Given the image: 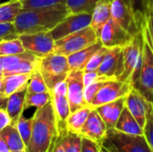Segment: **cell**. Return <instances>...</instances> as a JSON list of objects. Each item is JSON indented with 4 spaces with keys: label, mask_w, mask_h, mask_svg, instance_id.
<instances>
[{
    "label": "cell",
    "mask_w": 153,
    "mask_h": 152,
    "mask_svg": "<svg viewBox=\"0 0 153 152\" xmlns=\"http://www.w3.org/2000/svg\"><path fill=\"white\" fill-rule=\"evenodd\" d=\"M68 14L69 12L65 4L22 9L13 24L18 35L48 32Z\"/></svg>",
    "instance_id": "1"
},
{
    "label": "cell",
    "mask_w": 153,
    "mask_h": 152,
    "mask_svg": "<svg viewBox=\"0 0 153 152\" xmlns=\"http://www.w3.org/2000/svg\"><path fill=\"white\" fill-rule=\"evenodd\" d=\"M32 134L27 152H53L59 135L57 122L52 101L40 108H37L33 115Z\"/></svg>",
    "instance_id": "2"
},
{
    "label": "cell",
    "mask_w": 153,
    "mask_h": 152,
    "mask_svg": "<svg viewBox=\"0 0 153 152\" xmlns=\"http://www.w3.org/2000/svg\"><path fill=\"white\" fill-rule=\"evenodd\" d=\"M100 145L108 152H153L144 134H127L115 128L108 129Z\"/></svg>",
    "instance_id": "3"
},
{
    "label": "cell",
    "mask_w": 153,
    "mask_h": 152,
    "mask_svg": "<svg viewBox=\"0 0 153 152\" xmlns=\"http://www.w3.org/2000/svg\"><path fill=\"white\" fill-rule=\"evenodd\" d=\"M37 68L40 72L49 91L57 83L65 81L71 71L67 56L54 52L40 57Z\"/></svg>",
    "instance_id": "4"
},
{
    "label": "cell",
    "mask_w": 153,
    "mask_h": 152,
    "mask_svg": "<svg viewBox=\"0 0 153 152\" xmlns=\"http://www.w3.org/2000/svg\"><path fill=\"white\" fill-rule=\"evenodd\" d=\"M143 49V33L139 32L134 36L131 42L123 47L124 73L119 80L130 82L134 85L139 79Z\"/></svg>",
    "instance_id": "5"
},
{
    "label": "cell",
    "mask_w": 153,
    "mask_h": 152,
    "mask_svg": "<svg viewBox=\"0 0 153 152\" xmlns=\"http://www.w3.org/2000/svg\"><path fill=\"white\" fill-rule=\"evenodd\" d=\"M143 49L141 72L138 81L133 85L146 99L153 103V49L147 27L143 30Z\"/></svg>",
    "instance_id": "6"
},
{
    "label": "cell",
    "mask_w": 153,
    "mask_h": 152,
    "mask_svg": "<svg viewBox=\"0 0 153 152\" xmlns=\"http://www.w3.org/2000/svg\"><path fill=\"white\" fill-rule=\"evenodd\" d=\"M100 40L91 26L65 36L55 42L54 53L68 56L69 55L86 48Z\"/></svg>",
    "instance_id": "7"
},
{
    "label": "cell",
    "mask_w": 153,
    "mask_h": 152,
    "mask_svg": "<svg viewBox=\"0 0 153 152\" xmlns=\"http://www.w3.org/2000/svg\"><path fill=\"white\" fill-rule=\"evenodd\" d=\"M134 89L130 82L122 80H109L104 82L92 103L91 104V108H96L101 105L116 101L121 98H126Z\"/></svg>",
    "instance_id": "8"
},
{
    "label": "cell",
    "mask_w": 153,
    "mask_h": 152,
    "mask_svg": "<svg viewBox=\"0 0 153 152\" xmlns=\"http://www.w3.org/2000/svg\"><path fill=\"white\" fill-rule=\"evenodd\" d=\"M52 96V105L55 111L59 135L63 136L68 132L66 131V120L71 114L70 106L67 99V84L65 81L57 83L50 91Z\"/></svg>",
    "instance_id": "9"
},
{
    "label": "cell",
    "mask_w": 153,
    "mask_h": 152,
    "mask_svg": "<svg viewBox=\"0 0 153 152\" xmlns=\"http://www.w3.org/2000/svg\"><path fill=\"white\" fill-rule=\"evenodd\" d=\"M18 38L21 39L26 51L36 55L39 57L45 56L54 51L56 40L50 31L34 34H22Z\"/></svg>",
    "instance_id": "10"
},
{
    "label": "cell",
    "mask_w": 153,
    "mask_h": 152,
    "mask_svg": "<svg viewBox=\"0 0 153 152\" xmlns=\"http://www.w3.org/2000/svg\"><path fill=\"white\" fill-rule=\"evenodd\" d=\"M91 13H69L50 30V33L55 40H58L74 32L89 27L91 25Z\"/></svg>",
    "instance_id": "11"
},
{
    "label": "cell",
    "mask_w": 153,
    "mask_h": 152,
    "mask_svg": "<svg viewBox=\"0 0 153 152\" xmlns=\"http://www.w3.org/2000/svg\"><path fill=\"white\" fill-rule=\"evenodd\" d=\"M84 71H70L65 82L67 84V99L71 113L84 107H88L84 99Z\"/></svg>",
    "instance_id": "12"
},
{
    "label": "cell",
    "mask_w": 153,
    "mask_h": 152,
    "mask_svg": "<svg viewBox=\"0 0 153 152\" xmlns=\"http://www.w3.org/2000/svg\"><path fill=\"white\" fill-rule=\"evenodd\" d=\"M124 53L119 47L108 48L97 73L109 80L120 79L124 73Z\"/></svg>",
    "instance_id": "13"
},
{
    "label": "cell",
    "mask_w": 153,
    "mask_h": 152,
    "mask_svg": "<svg viewBox=\"0 0 153 152\" xmlns=\"http://www.w3.org/2000/svg\"><path fill=\"white\" fill-rule=\"evenodd\" d=\"M111 19L132 36H135L140 30L134 14L124 0H111Z\"/></svg>",
    "instance_id": "14"
},
{
    "label": "cell",
    "mask_w": 153,
    "mask_h": 152,
    "mask_svg": "<svg viewBox=\"0 0 153 152\" xmlns=\"http://www.w3.org/2000/svg\"><path fill=\"white\" fill-rule=\"evenodd\" d=\"M134 36L122 29L111 18L103 26L100 34V42L108 48L116 47L123 48L131 42Z\"/></svg>",
    "instance_id": "15"
},
{
    "label": "cell",
    "mask_w": 153,
    "mask_h": 152,
    "mask_svg": "<svg viewBox=\"0 0 153 152\" xmlns=\"http://www.w3.org/2000/svg\"><path fill=\"white\" fill-rule=\"evenodd\" d=\"M126 107L139 125L143 128L148 115L153 108V103L146 99L137 90L133 89L126 99Z\"/></svg>",
    "instance_id": "16"
},
{
    "label": "cell",
    "mask_w": 153,
    "mask_h": 152,
    "mask_svg": "<svg viewBox=\"0 0 153 152\" xmlns=\"http://www.w3.org/2000/svg\"><path fill=\"white\" fill-rule=\"evenodd\" d=\"M108 127L96 109H92L80 132V135L88 138L98 143H101L104 139Z\"/></svg>",
    "instance_id": "17"
},
{
    "label": "cell",
    "mask_w": 153,
    "mask_h": 152,
    "mask_svg": "<svg viewBox=\"0 0 153 152\" xmlns=\"http://www.w3.org/2000/svg\"><path fill=\"white\" fill-rule=\"evenodd\" d=\"M126 98H121L116 101L107 103L94 108L105 122L108 129L115 128L122 111L126 108Z\"/></svg>",
    "instance_id": "18"
},
{
    "label": "cell",
    "mask_w": 153,
    "mask_h": 152,
    "mask_svg": "<svg viewBox=\"0 0 153 152\" xmlns=\"http://www.w3.org/2000/svg\"><path fill=\"white\" fill-rule=\"evenodd\" d=\"M103 47L100 40L96 42L95 44L83 48L80 51L73 53L67 56L68 64L71 71H84L88 62L92 57V56L101 47Z\"/></svg>",
    "instance_id": "19"
},
{
    "label": "cell",
    "mask_w": 153,
    "mask_h": 152,
    "mask_svg": "<svg viewBox=\"0 0 153 152\" xmlns=\"http://www.w3.org/2000/svg\"><path fill=\"white\" fill-rule=\"evenodd\" d=\"M111 18V0H103L100 2L91 13V27L96 32L100 39V34L103 26Z\"/></svg>",
    "instance_id": "20"
},
{
    "label": "cell",
    "mask_w": 153,
    "mask_h": 152,
    "mask_svg": "<svg viewBox=\"0 0 153 152\" xmlns=\"http://www.w3.org/2000/svg\"><path fill=\"white\" fill-rule=\"evenodd\" d=\"M124 1L133 11L137 24L140 30H143L146 27L147 21L152 14V0H124Z\"/></svg>",
    "instance_id": "21"
},
{
    "label": "cell",
    "mask_w": 153,
    "mask_h": 152,
    "mask_svg": "<svg viewBox=\"0 0 153 152\" xmlns=\"http://www.w3.org/2000/svg\"><path fill=\"white\" fill-rule=\"evenodd\" d=\"M27 94V89L19 90L8 96L6 111L12 119V124H16L18 119L23 116L25 110V99Z\"/></svg>",
    "instance_id": "22"
},
{
    "label": "cell",
    "mask_w": 153,
    "mask_h": 152,
    "mask_svg": "<svg viewBox=\"0 0 153 152\" xmlns=\"http://www.w3.org/2000/svg\"><path fill=\"white\" fill-rule=\"evenodd\" d=\"M115 129L127 134L143 135V128L139 125L126 107L122 111L121 116L116 124Z\"/></svg>",
    "instance_id": "23"
},
{
    "label": "cell",
    "mask_w": 153,
    "mask_h": 152,
    "mask_svg": "<svg viewBox=\"0 0 153 152\" xmlns=\"http://www.w3.org/2000/svg\"><path fill=\"white\" fill-rule=\"evenodd\" d=\"M30 76H31V73L13 74V75L4 76L3 78L2 92L6 97H8L14 92L27 89Z\"/></svg>",
    "instance_id": "24"
},
{
    "label": "cell",
    "mask_w": 153,
    "mask_h": 152,
    "mask_svg": "<svg viewBox=\"0 0 153 152\" xmlns=\"http://www.w3.org/2000/svg\"><path fill=\"white\" fill-rule=\"evenodd\" d=\"M92 109L93 108L88 106L72 112L66 120V131L68 133L79 134Z\"/></svg>",
    "instance_id": "25"
},
{
    "label": "cell",
    "mask_w": 153,
    "mask_h": 152,
    "mask_svg": "<svg viewBox=\"0 0 153 152\" xmlns=\"http://www.w3.org/2000/svg\"><path fill=\"white\" fill-rule=\"evenodd\" d=\"M0 136L5 142L11 151L26 150V145L22 141L14 124H11L3 129L0 132Z\"/></svg>",
    "instance_id": "26"
},
{
    "label": "cell",
    "mask_w": 153,
    "mask_h": 152,
    "mask_svg": "<svg viewBox=\"0 0 153 152\" xmlns=\"http://www.w3.org/2000/svg\"><path fill=\"white\" fill-rule=\"evenodd\" d=\"M22 9V4L20 0H9L0 4V23L14 22Z\"/></svg>",
    "instance_id": "27"
},
{
    "label": "cell",
    "mask_w": 153,
    "mask_h": 152,
    "mask_svg": "<svg viewBox=\"0 0 153 152\" xmlns=\"http://www.w3.org/2000/svg\"><path fill=\"white\" fill-rule=\"evenodd\" d=\"M103 0H66L65 5L69 13H92L95 6Z\"/></svg>",
    "instance_id": "28"
},
{
    "label": "cell",
    "mask_w": 153,
    "mask_h": 152,
    "mask_svg": "<svg viewBox=\"0 0 153 152\" xmlns=\"http://www.w3.org/2000/svg\"><path fill=\"white\" fill-rule=\"evenodd\" d=\"M40 58V57H39ZM39 59L36 60H25L22 61L14 65H12L3 71V76H9L13 74H26L32 73L38 67Z\"/></svg>",
    "instance_id": "29"
},
{
    "label": "cell",
    "mask_w": 153,
    "mask_h": 152,
    "mask_svg": "<svg viewBox=\"0 0 153 152\" xmlns=\"http://www.w3.org/2000/svg\"><path fill=\"white\" fill-rule=\"evenodd\" d=\"M39 57L36 55L25 51L24 53L18 54V55H12V56H0V72L3 71L12 65H14L22 61L25 60H36Z\"/></svg>",
    "instance_id": "30"
},
{
    "label": "cell",
    "mask_w": 153,
    "mask_h": 152,
    "mask_svg": "<svg viewBox=\"0 0 153 152\" xmlns=\"http://www.w3.org/2000/svg\"><path fill=\"white\" fill-rule=\"evenodd\" d=\"M26 50L19 38L0 41V56H12L24 53Z\"/></svg>",
    "instance_id": "31"
},
{
    "label": "cell",
    "mask_w": 153,
    "mask_h": 152,
    "mask_svg": "<svg viewBox=\"0 0 153 152\" xmlns=\"http://www.w3.org/2000/svg\"><path fill=\"white\" fill-rule=\"evenodd\" d=\"M52 96L50 91L39 92V93H28L26 94L25 99V109L30 108H40L51 102Z\"/></svg>",
    "instance_id": "32"
},
{
    "label": "cell",
    "mask_w": 153,
    "mask_h": 152,
    "mask_svg": "<svg viewBox=\"0 0 153 152\" xmlns=\"http://www.w3.org/2000/svg\"><path fill=\"white\" fill-rule=\"evenodd\" d=\"M17 130L24 142L26 147L28 146L31 134H32V129H33V117L30 118H26L23 116H22L18 121L15 124Z\"/></svg>",
    "instance_id": "33"
},
{
    "label": "cell",
    "mask_w": 153,
    "mask_h": 152,
    "mask_svg": "<svg viewBox=\"0 0 153 152\" xmlns=\"http://www.w3.org/2000/svg\"><path fill=\"white\" fill-rule=\"evenodd\" d=\"M49 91L40 72L38 68L31 73L28 87L27 92L28 93H39V92H46Z\"/></svg>",
    "instance_id": "34"
},
{
    "label": "cell",
    "mask_w": 153,
    "mask_h": 152,
    "mask_svg": "<svg viewBox=\"0 0 153 152\" xmlns=\"http://www.w3.org/2000/svg\"><path fill=\"white\" fill-rule=\"evenodd\" d=\"M82 139L78 133H67L62 136L61 140L65 152H82Z\"/></svg>",
    "instance_id": "35"
},
{
    "label": "cell",
    "mask_w": 153,
    "mask_h": 152,
    "mask_svg": "<svg viewBox=\"0 0 153 152\" xmlns=\"http://www.w3.org/2000/svg\"><path fill=\"white\" fill-rule=\"evenodd\" d=\"M107 81H109V79L103 76L100 79L97 80L96 82L89 84L88 86H85V88H84V99H85V101H86L88 106L91 107V104L92 103L97 93L99 92L100 88L103 86L104 82Z\"/></svg>",
    "instance_id": "36"
},
{
    "label": "cell",
    "mask_w": 153,
    "mask_h": 152,
    "mask_svg": "<svg viewBox=\"0 0 153 152\" xmlns=\"http://www.w3.org/2000/svg\"><path fill=\"white\" fill-rule=\"evenodd\" d=\"M22 9L49 7L57 4H65L66 0H20Z\"/></svg>",
    "instance_id": "37"
},
{
    "label": "cell",
    "mask_w": 153,
    "mask_h": 152,
    "mask_svg": "<svg viewBox=\"0 0 153 152\" xmlns=\"http://www.w3.org/2000/svg\"><path fill=\"white\" fill-rule=\"evenodd\" d=\"M108 47H101L93 56L90 59V61L88 62L85 69H84V72H97L100 65H101L105 56H106V53L108 51Z\"/></svg>",
    "instance_id": "38"
},
{
    "label": "cell",
    "mask_w": 153,
    "mask_h": 152,
    "mask_svg": "<svg viewBox=\"0 0 153 152\" xmlns=\"http://www.w3.org/2000/svg\"><path fill=\"white\" fill-rule=\"evenodd\" d=\"M13 22L0 23V41L4 39H11L18 38Z\"/></svg>",
    "instance_id": "39"
},
{
    "label": "cell",
    "mask_w": 153,
    "mask_h": 152,
    "mask_svg": "<svg viewBox=\"0 0 153 152\" xmlns=\"http://www.w3.org/2000/svg\"><path fill=\"white\" fill-rule=\"evenodd\" d=\"M143 134L149 145L153 150V108L151 110L150 114L148 115L146 124L143 127Z\"/></svg>",
    "instance_id": "40"
},
{
    "label": "cell",
    "mask_w": 153,
    "mask_h": 152,
    "mask_svg": "<svg viewBox=\"0 0 153 152\" xmlns=\"http://www.w3.org/2000/svg\"><path fill=\"white\" fill-rule=\"evenodd\" d=\"M101 145L88 138L82 139V152H100Z\"/></svg>",
    "instance_id": "41"
},
{
    "label": "cell",
    "mask_w": 153,
    "mask_h": 152,
    "mask_svg": "<svg viewBox=\"0 0 153 152\" xmlns=\"http://www.w3.org/2000/svg\"><path fill=\"white\" fill-rule=\"evenodd\" d=\"M103 76H100L97 72H84L83 73V82L84 86H88L89 84L96 82Z\"/></svg>",
    "instance_id": "42"
},
{
    "label": "cell",
    "mask_w": 153,
    "mask_h": 152,
    "mask_svg": "<svg viewBox=\"0 0 153 152\" xmlns=\"http://www.w3.org/2000/svg\"><path fill=\"white\" fill-rule=\"evenodd\" d=\"M12 124V119L5 109H0V132Z\"/></svg>",
    "instance_id": "43"
},
{
    "label": "cell",
    "mask_w": 153,
    "mask_h": 152,
    "mask_svg": "<svg viewBox=\"0 0 153 152\" xmlns=\"http://www.w3.org/2000/svg\"><path fill=\"white\" fill-rule=\"evenodd\" d=\"M147 30H148V33H149V37H150V40H151V44H152V47L153 49V14L152 13L151 16L149 17L148 21H147Z\"/></svg>",
    "instance_id": "44"
},
{
    "label": "cell",
    "mask_w": 153,
    "mask_h": 152,
    "mask_svg": "<svg viewBox=\"0 0 153 152\" xmlns=\"http://www.w3.org/2000/svg\"><path fill=\"white\" fill-rule=\"evenodd\" d=\"M8 97H6L4 93L0 92V109H6Z\"/></svg>",
    "instance_id": "45"
},
{
    "label": "cell",
    "mask_w": 153,
    "mask_h": 152,
    "mask_svg": "<svg viewBox=\"0 0 153 152\" xmlns=\"http://www.w3.org/2000/svg\"><path fill=\"white\" fill-rule=\"evenodd\" d=\"M63 136H64V135H63ZM61 138H62V136L59 138L57 143L56 144V146H55V148H54V150H53V152H65V147H64V145H63V142H62Z\"/></svg>",
    "instance_id": "46"
},
{
    "label": "cell",
    "mask_w": 153,
    "mask_h": 152,
    "mask_svg": "<svg viewBox=\"0 0 153 152\" xmlns=\"http://www.w3.org/2000/svg\"><path fill=\"white\" fill-rule=\"evenodd\" d=\"M10 149L5 143V142L3 140V138L0 136V152H10Z\"/></svg>",
    "instance_id": "47"
},
{
    "label": "cell",
    "mask_w": 153,
    "mask_h": 152,
    "mask_svg": "<svg viewBox=\"0 0 153 152\" xmlns=\"http://www.w3.org/2000/svg\"><path fill=\"white\" fill-rule=\"evenodd\" d=\"M3 78H4L3 76H0V92H2V90H3Z\"/></svg>",
    "instance_id": "48"
},
{
    "label": "cell",
    "mask_w": 153,
    "mask_h": 152,
    "mask_svg": "<svg viewBox=\"0 0 153 152\" xmlns=\"http://www.w3.org/2000/svg\"><path fill=\"white\" fill-rule=\"evenodd\" d=\"M100 152H108L106 149H104L103 147H101V150H100Z\"/></svg>",
    "instance_id": "49"
},
{
    "label": "cell",
    "mask_w": 153,
    "mask_h": 152,
    "mask_svg": "<svg viewBox=\"0 0 153 152\" xmlns=\"http://www.w3.org/2000/svg\"><path fill=\"white\" fill-rule=\"evenodd\" d=\"M10 152H27L26 150H22V151H10Z\"/></svg>",
    "instance_id": "50"
},
{
    "label": "cell",
    "mask_w": 153,
    "mask_h": 152,
    "mask_svg": "<svg viewBox=\"0 0 153 152\" xmlns=\"http://www.w3.org/2000/svg\"><path fill=\"white\" fill-rule=\"evenodd\" d=\"M152 13L153 14V0H152Z\"/></svg>",
    "instance_id": "51"
},
{
    "label": "cell",
    "mask_w": 153,
    "mask_h": 152,
    "mask_svg": "<svg viewBox=\"0 0 153 152\" xmlns=\"http://www.w3.org/2000/svg\"><path fill=\"white\" fill-rule=\"evenodd\" d=\"M0 4H1V3H0Z\"/></svg>",
    "instance_id": "52"
}]
</instances>
